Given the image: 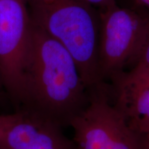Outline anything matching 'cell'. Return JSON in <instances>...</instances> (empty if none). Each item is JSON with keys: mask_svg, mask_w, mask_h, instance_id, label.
I'll return each mask as SVG.
<instances>
[{"mask_svg": "<svg viewBox=\"0 0 149 149\" xmlns=\"http://www.w3.org/2000/svg\"><path fill=\"white\" fill-rule=\"evenodd\" d=\"M131 65L149 70V17L140 45Z\"/></svg>", "mask_w": 149, "mask_h": 149, "instance_id": "obj_8", "label": "cell"}, {"mask_svg": "<svg viewBox=\"0 0 149 149\" xmlns=\"http://www.w3.org/2000/svg\"><path fill=\"white\" fill-rule=\"evenodd\" d=\"M100 13L99 72L102 81L111 80L131 65L149 17L115 4Z\"/></svg>", "mask_w": 149, "mask_h": 149, "instance_id": "obj_4", "label": "cell"}, {"mask_svg": "<svg viewBox=\"0 0 149 149\" xmlns=\"http://www.w3.org/2000/svg\"><path fill=\"white\" fill-rule=\"evenodd\" d=\"M33 23L75 61L88 91L105 84L99 72L100 13L85 0H27Z\"/></svg>", "mask_w": 149, "mask_h": 149, "instance_id": "obj_2", "label": "cell"}, {"mask_svg": "<svg viewBox=\"0 0 149 149\" xmlns=\"http://www.w3.org/2000/svg\"><path fill=\"white\" fill-rule=\"evenodd\" d=\"M32 24L27 0H0V75L3 89L18 109Z\"/></svg>", "mask_w": 149, "mask_h": 149, "instance_id": "obj_5", "label": "cell"}, {"mask_svg": "<svg viewBox=\"0 0 149 149\" xmlns=\"http://www.w3.org/2000/svg\"><path fill=\"white\" fill-rule=\"evenodd\" d=\"M3 89V84H2V81H1V75H0V91H1V89Z\"/></svg>", "mask_w": 149, "mask_h": 149, "instance_id": "obj_13", "label": "cell"}, {"mask_svg": "<svg viewBox=\"0 0 149 149\" xmlns=\"http://www.w3.org/2000/svg\"><path fill=\"white\" fill-rule=\"evenodd\" d=\"M62 128L32 112L18 110L0 135V149H76Z\"/></svg>", "mask_w": 149, "mask_h": 149, "instance_id": "obj_6", "label": "cell"}, {"mask_svg": "<svg viewBox=\"0 0 149 149\" xmlns=\"http://www.w3.org/2000/svg\"><path fill=\"white\" fill-rule=\"evenodd\" d=\"M89 93L88 105L70 126L76 149H142L141 135L128 127L110 102L107 86Z\"/></svg>", "mask_w": 149, "mask_h": 149, "instance_id": "obj_3", "label": "cell"}, {"mask_svg": "<svg viewBox=\"0 0 149 149\" xmlns=\"http://www.w3.org/2000/svg\"><path fill=\"white\" fill-rule=\"evenodd\" d=\"M142 149H149V133L141 135Z\"/></svg>", "mask_w": 149, "mask_h": 149, "instance_id": "obj_11", "label": "cell"}, {"mask_svg": "<svg viewBox=\"0 0 149 149\" xmlns=\"http://www.w3.org/2000/svg\"><path fill=\"white\" fill-rule=\"evenodd\" d=\"M89 100L90 93L73 57L33 23L18 110L32 112L64 128L70 126Z\"/></svg>", "mask_w": 149, "mask_h": 149, "instance_id": "obj_1", "label": "cell"}, {"mask_svg": "<svg viewBox=\"0 0 149 149\" xmlns=\"http://www.w3.org/2000/svg\"><path fill=\"white\" fill-rule=\"evenodd\" d=\"M14 113L13 114L6 115H0V135L2 133L4 128L8 125V124L11 122L13 118Z\"/></svg>", "mask_w": 149, "mask_h": 149, "instance_id": "obj_10", "label": "cell"}, {"mask_svg": "<svg viewBox=\"0 0 149 149\" xmlns=\"http://www.w3.org/2000/svg\"><path fill=\"white\" fill-rule=\"evenodd\" d=\"M137 4L149 10V0H135Z\"/></svg>", "mask_w": 149, "mask_h": 149, "instance_id": "obj_12", "label": "cell"}, {"mask_svg": "<svg viewBox=\"0 0 149 149\" xmlns=\"http://www.w3.org/2000/svg\"><path fill=\"white\" fill-rule=\"evenodd\" d=\"M111 81L116 111L135 133H149V70L133 66Z\"/></svg>", "mask_w": 149, "mask_h": 149, "instance_id": "obj_7", "label": "cell"}, {"mask_svg": "<svg viewBox=\"0 0 149 149\" xmlns=\"http://www.w3.org/2000/svg\"><path fill=\"white\" fill-rule=\"evenodd\" d=\"M99 11L104 10L117 4L116 0H85Z\"/></svg>", "mask_w": 149, "mask_h": 149, "instance_id": "obj_9", "label": "cell"}]
</instances>
